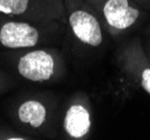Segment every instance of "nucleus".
I'll return each instance as SVG.
<instances>
[{
	"instance_id": "nucleus-5",
	"label": "nucleus",
	"mask_w": 150,
	"mask_h": 140,
	"mask_svg": "<svg viewBox=\"0 0 150 140\" xmlns=\"http://www.w3.org/2000/svg\"><path fill=\"white\" fill-rule=\"evenodd\" d=\"M94 8L111 34H119L131 28L141 15L134 0H102Z\"/></svg>"
},
{
	"instance_id": "nucleus-11",
	"label": "nucleus",
	"mask_w": 150,
	"mask_h": 140,
	"mask_svg": "<svg viewBox=\"0 0 150 140\" xmlns=\"http://www.w3.org/2000/svg\"><path fill=\"white\" fill-rule=\"evenodd\" d=\"M45 2L50 4V6H53L56 10L65 16V7H64V0H44Z\"/></svg>"
},
{
	"instance_id": "nucleus-9",
	"label": "nucleus",
	"mask_w": 150,
	"mask_h": 140,
	"mask_svg": "<svg viewBox=\"0 0 150 140\" xmlns=\"http://www.w3.org/2000/svg\"><path fill=\"white\" fill-rule=\"evenodd\" d=\"M10 85H11V77L0 69V94L4 93L8 88H10Z\"/></svg>"
},
{
	"instance_id": "nucleus-6",
	"label": "nucleus",
	"mask_w": 150,
	"mask_h": 140,
	"mask_svg": "<svg viewBox=\"0 0 150 140\" xmlns=\"http://www.w3.org/2000/svg\"><path fill=\"white\" fill-rule=\"evenodd\" d=\"M0 13L8 17L66 24L65 16L44 0H0Z\"/></svg>"
},
{
	"instance_id": "nucleus-1",
	"label": "nucleus",
	"mask_w": 150,
	"mask_h": 140,
	"mask_svg": "<svg viewBox=\"0 0 150 140\" xmlns=\"http://www.w3.org/2000/svg\"><path fill=\"white\" fill-rule=\"evenodd\" d=\"M8 61L20 78L31 83H48L62 75L64 63L53 47H34L9 51Z\"/></svg>"
},
{
	"instance_id": "nucleus-12",
	"label": "nucleus",
	"mask_w": 150,
	"mask_h": 140,
	"mask_svg": "<svg viewBox=\"0 0 150 140\" xmlns=\"http://www.w3.org/2000/svg\"><path fill=\"white\" fill-rule=\"evenodd\" d=\"M86 1H88V2H90V4H91L93 7H95L98 4H99V2H100V1H102V0H86Z\"/></svg>"
},
{
	"instance_id": "nucleus-2",
	"label": "nucleus",
	"mask_w": 150,
	"mask_h": 140,
	"mask_svg": "<svg viewBox=\"0 0 150 140\" xmlns=\"http://www.w3.org/2000/svg\"><path fill=\"white\" fill-rule=\"evenodd\" d=\"M61 26L58 21L40 23L8 17L0 13V47L7 51H19L42 46L48 43L50 35Z\"/></svg>"
},
{
	"instance_id": "nucleus-4",
	"label": "nucleus",
	"mask_w": 150,
	"mask_h": 140,
	"mask_svg": "<svg viewBox=\"0 0 150 140\" xmlns=\"http://www.w3.org/2000/svg\"><path fill=\"white\" fill-rule=\"evenodd\" d=\"M50 103L38 96H29L18 101L9 111V115L17 130L25 134H42L50 124Z\"/></svg>"
},
{
	"instance_id": "nucleus-10",
	"label": "nucleus",
	"mask_w": 150,
	"mask_h": 140,
	"mask_svg": "<svg viewBox=\"0 0 150 140\" xmlns=\"http://www.w3.org/2000/svg\"><path fill=\"white\" fill-rule=\"evenodd\" d=\"M141 85L150 95V67L144 69L141 73Z\"/></svg>"
},
{
	"instance_id": "nucleus-3",
	"label": "nucleus",
	"mask_w": 150,
	"mask_h": 140,
	"mask_svg": "<svg viewBox=\"0 0 150 140\" xmlns=\"http://www.w3.org/2000/svg\"><path fill=\"white\" fill-rule=\"evenodd\" d=\"M65 19L81 44L99 47L104 42V25L98 10L86 0H64Z\"/></svg>"
},
{
	"instance_id": "nucleus-8",
	"label": "nucleus",
	"mask_w": 150,
	"mask_h": 140,
	"mask_svg": "<svg viewBox=\"0 0 150 140\" xmlns=\"http://www.w3.org/2000/svg\"><path fill=\"white\" fill-rule=\"evenodd\" d=\"M0 139L5 140H26L29 139V136L25 134H13V131L7 132L0 130Z\"/></svg>"
},
{
	"instance_id": "nucleus-7",
	"label": "nucleus",
	"mask_w": 150,
	"mask_h": 140,
	"mask_svg": "<svg viewBox=\"0 0 150 140\" xmlns=\"http://www.w3.org/2000/svg\"><path fill=\"white\" fill-rule=\"evenodd\" d=\"M86 98H73L65 109L63 130L69 139H85L92 129V115Z\"/></svg>"
}]
</instances>
